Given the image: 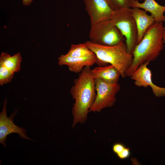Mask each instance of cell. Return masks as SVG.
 Masks as SVG:
<instances>
[{"label": "cell", "mask_w": 165, "mask_h": 165, "mask_svg": "<svg viewBox=\"0 0 165 165\" xmlns=\"http://www.w3.org/2000/svg\"><path fill=\"white\" fill-rule=\"evenodd\" d=\"M133 0H108L110 5L114 10L124 8H131Z\"/></svg>", "instance_id": "17"}, {"label": "cell", "mask_w": 165, "mask_h": 165, "mask_svg": "<svg viewBox=\"0 0 165 165\" xmlns=\"http://www.w3.org/2000/svg\"><path fill=\"white\" fill-rule=\"evenodd\" d=\"M33 0H23V4L25 6L29 5Z\"/></svg>", "instance_id": "20"}, {"label": "cell", "mask_w": 165, "mask_h": 165, "mask_svg": "<svg viewBox=\"0 0 165 165\" xmlns=\"http://www.w3.org/2000/svg\"><path fill=\"white\" fill-rule=\"evenodd\" d=\"M163 40L164 44H165V26L163 27Z\"/></svg>", "instance_id": "21"}, {"label": "cell", "mask_w": 165, "mask_h": 165, "mask_svg": "<svg viewBox=\"0 0 165 165\" xmlns=\"http://www.w3.org/2000/svg\"><path fill=\"white\" fill-rule=\"evenodd\" d=\"M90 41L98 45L112 46L126 40L125 37L110 20L90 27Z\"/></svg>", "instance_id": "5"}, {"label": "cell", "mask_w": 165, "mask_h": 165, "mask_svg": "<svg viewBox=\"0 0 165 165\" xmlns=\"http://www.w3.org/2000/svg\"><path fill=\"white\" fill-rule=\"evenodd\" d=\"M66 54L70 56L77 57L96 56L93 52L89 48L85 42L72 44Z\"/></svg>", "instance_id": "15"}, {"label": "cell", "mask_w": 165, "mask_h": 165, "mask_svg": "<svg viewBox=\"0 0 165 165\" xmlns=\"http://www.w3.org/2000/svg\"><path fill=\"white\" fill-rule=\"evenodd\" d=\"M163 22H155L146 32L135 47L132 55V64L126 74L130 77L141 65L156 60L164 48Z\"/></svg>", "instance_id": "2"}, {"label": "cell", "mask_w": 165, "mask_h": 165, "mask_svg": "<svg viewBox=\"0 0 165 165\" xmlns=\"http://www.w3.org/2000/svg\"><path fill=\"white\" fill-rule=\"evenodd\" d=\"M7 103V98H6L3 103V108L0 113V143L4 147H6L7 136L12 133L18 134L21 138L32 140L27 136L25 129L18 127L14 124L13 118L18 111L16 109L10 117H7L6 108Z\"/></svg>", "instance_id": "8"}, {"label": "cell", "mask_w": 165, "mask_h": 165, "mask_svg": "<svg viewBox=\"0 0 165 165\" xmlns=\"http://www.w3.org/2000/svg\"><path fill=\"white\" fill-rule=\"evenodd\" d=\"M130 154V148L126 147L122 151L117 155V156L119 159L124 160L129 157Z\"/></svg>", "instance_id": "18"}, {"label": "cell", "mask_w": 165, "mask_h": 165, "mask_svg": "<svg viewBox=\"0 0 165 165\" xmlns=\"http://www.w3.org/2000/svg\"><path fill=\"white\" fill-rule=\"evenodd\" d=\"M110 20L125 37L127 51L132 54L137 45L138 32L130 8L115 10Z\"/></svg>", "instance_id": "4"}, {"label": "cell", "mask_w": 165, "mask_h": 165, "mask_svg": "<svg viewBox=\"0 0 165 165\" xmlns=\"http://www.w3.org/2000/svg\"><path fill=\"white\" fill-rule=\"evenodd\" d=\"M91 72L94 79L99 78L111 84L118 83L121 76L118 70L110 64L95 67L91 69Z\"/></svg>", "instance_id": "13"}, {"label": "cell", "mask_w": 165, "mask_h": 165, "mask_svg": "<svg viewBox=\"0 0 165 165\" xmlns=\"http://www.w3.org/2000/svg\"><path fill=\"white\" fill-rule=\"evenodd\" d=\"M70 93L75 102L72 109V128L87 119L89 110L95 100L96 92L95 79L90 66H85L74 81Z\"/></svg>", "instance_id": "1"}, {"label": "cell", "mask_w": 165, "mask_h": 165, "mask_svg": "<svg viewBox=\"0 0 165 165\" xmlns=\"http://www.w3.org/2000/svg\"><path fill=\"white\" fill-rule=\"evenodd\" d=\"M148 64L146 63L139 66L132 74L131 78L137 86L145 88L150 86L156 97L165 96V87L159 86L152 82V72L147 67Z\"/></svg>", "instance_id": "9"}, {"label": "cell", "mask_w": 165, "mask_h": 165, "mask_svg": "<svg viewBox=\"0 0 165 165\" xmlns=\"http://www.w3.org/2000/svg\"><path fill=\"white\" fill-rule=\"evenodd\" d=\"M96 97L90 112H99L105 108L113 105L116 96L120 90L119 84H111L99 79H95Z\"/></svg>", "instance_id": "6"}, {"label": "cell", "mask_w": 165, "mask_h": 165, "mask_svg": "<svg viewBox=\"0 0 165 165\" xmlns=\"http://www.w3.org/2000/svg\"><path fill=\"white\" fill-rule=\"evenodd\" d=\"M134 7L142 9L150 13L155 22H165V6L160 5L155 0H145L142 3L138 0H133L131 8Z\"/></svg>", "instance_id": "12"}, {"label": "cell", "mask_w": 165, "mask_h": 165, "mask_svg": "<svg viewBox=\"0 0 165 165\" xmlns=\"http://www.w3.org/2000/svg\"><path fill=\"white\" fill-rule=\"evenodd\" d=\"M125 145L120 143H116L112 146V149L113 152L117 155L122 151L125 148Z\"/></svg>", "instance_id": "19"}, {"label": "cell", "mask_w": 165, "mask_h": 165, "mask_svg": "<svg viewBox=\"0 0 165 165\" xmlns=\"http://www.w3.org/2000/svg\"><path fill=\"white\" fill-rule=\"evenodd\" d=\"M60 66L67 65L69 70L75 73H79L85 66L91 67L96 63V56L91 57H77L62 55L58 58Z\"/></svg>", "instance_id": "10"}, {"label": "cell", "mask_w": 165, "mask_h": 165, "mask_svg": "<svg viewBox=\"0 0 165 165\" xmlns=\"http://www.w3.org/2000/svg\"><path fill=\"white\" fill-rule=\"evenodd\" d=\"M85 42L96 56V64L98 66H105L109 64L118 70L122 77L126 76V73L132 64L133 57L128 52L125 42H122L112 46L95 44L90 40Z\"/></svg>", "instance_id": "3"}, {"label": "cell", "mask_w": 165, "mask_h": 165, "mask_svg": "<svg viewBox=\"0 0 165 165\" xmlns=\"http://www.w3.org/2000/svg\"><path fill=\"white\" fill-rule=\"evenodd\" d=\"M14 73L8 68L0 65V84L1 86L10 82Z\"/></svg>", "instance_id": "16"}, {"label": "cell", "mask_w": 165, "mask_h": 165, "mask_svg": "<svg viewBox=\"0 0 165 165\" xmlns=\"http://www.w3.org/2000/svg\"><path fill=\"white\" fill-rule=\"evenodd\" d=\"M21 61L22 57L20 53L11 56L7 53L2 52L0 56V65L14 73L20 70Z\"/></svg>", "instance_id": "14"}, {"label": "cell", "mask_w": 165, "mask_h": 165, "mask_svg": "<svg viewBox=\"0 0 165 165\" xmlns=\"http://www.w3.org/2000/svg\"><path fill=\"white\" fill-rule=\"evenodd\" d=\"M90 27L111 19L114 12L108 0H84Z\"/></svg>", "instance_id": "7"}, {"label": "cell", "mask_w": 165, "mask_h": 165, "mask_svg": "<svg viewBox=\"0 0 165 165\" xmlns=\"http://www.w3.org/2000/svg\"><path fill=\"white\" fill-rule=\"evenodd\" d=\"M130 10L137 26V45L141 42L148 28L155 22L153 17L151 15H148L144 9L134 7L130 8Z\"/></svg>", "instance_id": "11"}]
</instances>
